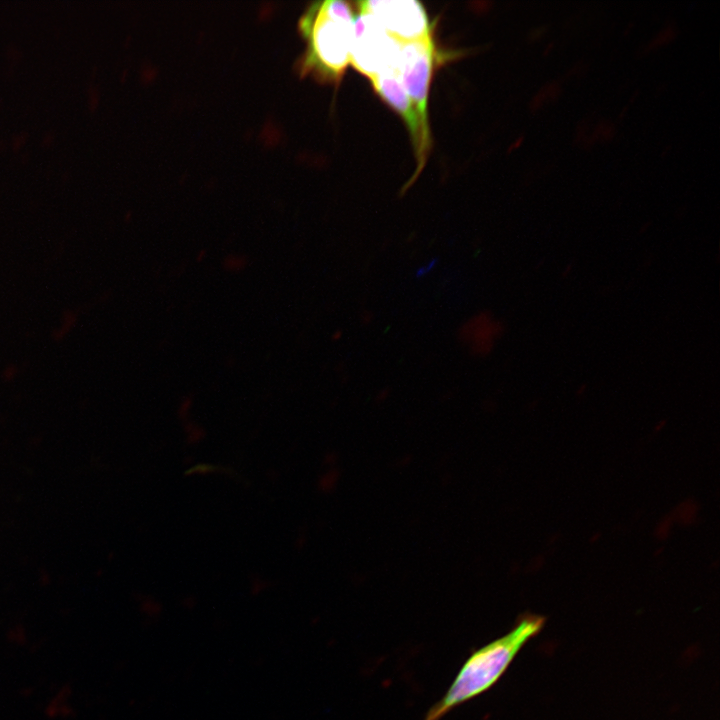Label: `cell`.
I'll return each mask as SVG.
<instances>
[{
	"instance_id": "1",
	"label": "cell",
	"mask_w": 720,
	"mask_h": 720,
	"mask_svg": "<svg viewBox=\"0 0 720 720\" xmlns=\"http://www.w3.org/2000/svg\"><path fill=\"white\" fill-rule=\"evenodd\" d=\"M354 16L347 2L325 0L310 3L298 20L305 43L295 63L297 74L320 83L341 81L350 64Z\"/></svg>"
},
{
	"instance_id": "2",
	"label": "cell",
	"mask_w": 720,
	"mask_h": 720,
	"mask_svg": "<svg viewBox=\"0 0 720 720\" xmlns=\"http://www.w3.org/2000/svg\"><path fill=\"white\" fill-rule=\"evenodd\" d=\"M544 622V617L528 614L507 634L473 651L447 692L427 711L424 720H441L452 709L489 690L523 645L542 629Z\"/></svg>"
},
{
	"instance_id": "3",
	"label": "cell",
	"mask_w": 720,
	"mask_h": 720,
	"mask_svg": "<svg viewBox=\"0 0 720 720\" xmlns=\"http://www.w3.org/2000/svg\"><path fill=\"white\" fill-rule=\"evenodd\" d=\"M400 45L371 15L359 12L353 21L350 64L371 80L397 68Z\"/></svg>"
},
{
	"instance_id": "4",
	"label": "cell",
	"mask_w": 720,
	"mask_h": 720,
	"mask_svg": "<svg viewBox=\"0 0 720 720\" xmlns=\"http://www.w3.org/2000/svg\"><path fill=\"white\" fill-rule=\"evenodd\" d=\"M435 46L432 33L424 38L401 43L397 64L402 85L424 130L430 132L428 99L432 82Z\"/></svg>"
},
{
	"instance_id": "5",
	"label": "cell",
	"mask_w": 720,
	"mask_h": 720,
	"mask_svg": "<svg viewBox=\"0 0 720 720\" xmlns=\"http://www.w3.org/2000/svg\"><path fill=\"white\" fill-rule=\"evenodd\" d=\"M359 12L371 15L400 43L415 41L432 33L422 3L415 0H368L358 2Z\"/></svg>"
},
{
	"instance_id": "6",
	"label": "cell",
	"mask_w": 720,
	"mask_h": 720,
	"mask_svg": "<svg viewBox=\"0 0 720 720\" xmlns=\"http://www.w3.org/2000/svg\"><path fill=\"white\" fill-rule=\"evenodd\" d=\"M370 81L375 92L401 117L409 131L416 154L417 168L409 184L406 185L408 188L425 165L431 148V133L424 130L402 85L397 68L383 71Z\"/></svg>"
},
{
	"instance_id": "7",
	"label": "cell",
	"mask_w": 720,
	"mask_h": 720,
	"mask_svg": "<svg viewBox=\"0 0 720 720\" xmlns=\"http://www.w3.org/2000/svg\"><path fill=\"white\" fill-rule=\"evenodd\" d=\"M504 332L505 325L501 320L495 319L488 311H482L466 320L458 329L457 336L473 356L487 357Z\"/></svg>"
},
{
	"instance_id": "8",
	"label": "cell",
	"mask_w": 720,
	"mask_h": 720,
	"mask_svg": "<svg viewBox=\"0 0 720 720\" xmlns=\"http://www.w3.org/2000/svg\"><path fill=\"white\" fill-rule=\"evenodd\" d=\"M559 93V84L557 82L549 83L536 94L533 106L538 109L546 99H554L559 95Z\"/></svg>"
},
{
	"instance_id": "9",
	"label": "cell",
	"mask_w": 720,
	"mask_h": 720,
	"mask_svg": "<svg viewBox=\"0 0 720 720\" xmlns=\"http://www.w3.org/2000/svg\"><path fill=\"white\" fill-rule=\"evenodd\" d=\"M676 34V30L673 26L669 25L666 28H664L662 31H660L650 42L649 48H654L656 46L662 45L674 38Z\"/></svg>"
},
{
	"instance_id": "10",
	"label": "cell",
	"mask_w": 720,
	"mask_h": 720,
	"mask_svg": "<svg viewBox=\"0 0 720 720\" xmlns=\"http://www.w3.org/2000/svg\"><path fill=\"white\" fill-rule=\"evenodd\" d=\"M247 264V259L240 255H230L224 261V267L230 271L242 270Z\"/></svg>"
},
{
	"instance_id": "11",
	"label": "cell",
	"mask_w": 720,
	"mask_h": 720,
	"mask_svg": "<svg viewBox=\"0 0 720 720\" xmlns=\"http://www.w3.org/2000/svg\"><path fill=\"white\" fill-rule=\"evenodd\" d=\"M436 264H437V258L430 260L428 264L421 266L416 271V277L420 278V277L425 276L426 274H428L429 272H431L433 270V268L436 266Z\"/></svg>"
},
{
	"instance_id": "12",
	"label": "cell",
	"mask_w": 720,
	"mask_h": 720,
	"mask_svg": "<svg viewBox=\"0 0 720 720\" xmlns=\"http://www.w3.org/2000/svg\"><path fill=\"white\" fill-rule=\"evenodd\" d=\"M546 30H547V27H546V26L537 27V28H535L534 30H532V32L530 33V38H531V39H538V38H540L543 34H545Z\"/></svg>"
},
{
	"instance_id": "13",
	"label": "cell",
	"mask_w": 720,
	"mask_h": 720,
	"mask_svg": "<svg viewBox=\"0 0 720 720\" xmlns=\"http://www.w3.org/2000/svg\"><path fill=\"white\" fill-rule=\"evenodd\" d=\"M372 320H373V314H372L371 312H369V311H364V312L361 314V322H362L364 325L370 324V323L372 322Z\"/></svg>"
},
{
	"instance_id": "14",
	"label": "cell",
	"mask_w": 720,
	"mask_h": 720,
	"mask_svg": "<svg viewBox=\"0 0 720 720\" xmlns=\"http://www.w3.org/2000/svg\"><path fill=\"white\" fill-rule=\"evenodd\" d=\"M342 335H343L342 331L337 329L336 331L333 332L331 338L333 341H338L342 338Z\"/></svg>"
},
{
	"instance_id": "15",
	"label": "cell",
	"mask_w": 720,
	"mask_h": 720,
	"mask_svg": "<svg viewBox=\"0 0 720 720\" xmlns=\"http://www.w3.org/2000/svg\"><path fill=\"white\" fill-rule=\"evenodd\" d=\"M571 268H572V265H571V264H568V265L565 267V269H564L563 276H567V275L570 273Z\"/></svg>"
}]
</instances>
